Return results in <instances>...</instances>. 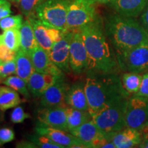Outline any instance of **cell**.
<instances>
[{
  "instance_id": "18",
  "label": "cell",
  "mask_w": 148,
  "mask_h": 148,
  "mask_svg": "<svg viewBox=\"0 0 148 148\" xmlns=\"http://www.w3.org/2000/svg\"><path fill=\"white\" fill-rule=\"evenodd\" d=\"M106 132L99 129L92 119L70 132L71 134L83 142L88 148H92L93 143L105 136Z\"/></svg>"
},
{
  "instance_id": "24",
  "label": "cell",
  "mask_w": 148,
  "mask_h": 148,
  "mask_svg": "<svg viewBox=\"0 0 148 148\" xmlns=\"http://www.w3.org/2000/svg\"><path fill=\"white\" fill-rule=\"evenodd\" d=\"M21 102L18 92L8 86L0 85V110L14 108Z\"/></svg>"
},
{
  "instance_id": "33",
  "label": "cell",
  "mask_w": 148,
  "mask_h": 148,
  "mask_svg": "<svg viewBox=\"0 0 148 148\" xmlns=\"http://www.w3.org/2000/svg\"><path fill=\"white\" fill-rule=\"evenodd\" d=\"M16 51L9 49L6 46L0 44V61L5 62L15 60Z\"/></svg>"
},
{
  "instance_id": "8",
  "label": "cell",
  "mask_w": 148,
  "mask_h": 148,
  "mask_svg": "<svg viewBox=\"0 0 148 148\" xmlns=\"http://www.w3.org/2000/svg\"><path fill=\"white\" fill-rule=\"evenodd\" d=\"M125 121L126 127L140 130L148 121V98L130 96L125 110Z\"/></svg>"
},
{
  "instance_id": "43",
  "label": "cell",
  "mask_w": 148,
  "mask_h": 148,
  "mask_svg": "<svg viewBox=\"0 0 148 148\" xmlns=\"http://www.w3.org/2000/svg\"><path fill=\"white\" fill-rule=\"evenodd\" d=\"M9 1H11V2H13V3H17V4H18V3H19L20 0H9Z\"/></svg>"
},
{
  "instance_id": "22",
  "label": "cell",
  "mask_w": 148,
  "mask_h": 148,
  "mask_svg": "<svg viewBox=\"0 0 148 148\" xmlns=\"http://www.w3.org/2000/svg\"><path fill=\"white\" fill-rule=\"evenodd\" d=\"M16 72V75L27 82L29 77L35 71L30 56L19 49L16 51L15 58Z\"/></svg>"
},
{
  "instance_id": "19",
  "label": "cell",
  "mask_w": 148,
  "mask_h": 148,
  "mask_svg": "<svg viewBox=\"0 0 148 148\" xmlns=\"http://www.w3.org/2000/svg\"><path fill=\"white\" fill-rule=\"evenodd\" d=\"M64 102L66 106L71 108L88 111V103L84 82H77L70 85L66 92Z\"/></svg>"
},
{
  "instance_id": "10",
  "label": "cell",
  "mask_w": 148,
  "mask_h": 148,
  "mask_svg": "<svg viewBox=\"0 0 148 148\" xmlns=\"http://www.w3.org/2000/svg\"><path fill=\"white\" fill-rule=\"evenodd\" d=\"M27 18L32 24L38 45L49 53L53 44L62 38L64 31L43 23L36 17L34 13L29 15Z\"/></svg>"
},
{
  "instance_id": "37",
  "label": "cell",
  "mask_w": 148,
  "mask_h": 148,
  "mask_svg": "<svg viewBox=\"0 0 148 148\" xmlns=\"http://www.w3.org/2000/svg\"><path fill=\"white\" fill-rule=\"evenodd\" d=\"M140 23L142 24L144 28L148 32V2L146 6L144 8L143 12H141L140 18Z\"/></svg>"
},
{
  "instance_id": "28",
  "label": "cell",
  "mask_w": 148,
  "mask_h": 148,
  "mask_svg": "<svg viewBox=\"0 0 148 148\" xmlns=\"http://www.w3.org/2000/svg\"><path fill=\"white\" fill-rule=\"evenodd\" d=\"M23 23V18L22 14L5 16L0 21V29L4 31L11 28L19 29Z\"/></svg>"
},
{
  "instance_id": "27",
  "label": "cell",
  "mask_w": 148,
  "mask_h": 148,
  "mask_svg": "<svg viewBox=\"0 0 148 148\" xmlns=\"http://www.w3.org/2000/svg\"><path fill=\"white\" fill-rule=\"evenodd\" d=\"M3 84L13 88L18 92L23 95L25 98H29V90L27 87L26 81L18 75H10L3 79Z\"/></svg>"
},
{
  "instance_id": "36",
  "label": "cell",
  "mask_w": 148,
  "mask_h": 148,
  "mask_svg": "<svg viewBox=\"0 0 148 148\" xmlns=\"http://www.w3.org/2000/svg\"><path fill=\"white\" fill-rule=\"evenodd\" d=\"M134 95L148 98V73L143 75L139 90Z\"/></svg>"
},
{
  "instance_id": "4",
  "label": "cell",
  "mask_w": 148,
  "mask_h": 148,
  "mask_svg": "<svg viewBox=\"0 0 148 148\" xmlns=\"http://www.w3.org/2000/svg\"><path fill=\"white\" fill-rule=\"evenodd\" d=\"M130 97L120 98L106 108L92 115V121L104 132H116L126 127L125 115Z\"/></svg>"
},
{
  "instance_id": "5",
  "label": "cell",
  "mask_w": 148,
  "mask_h": 148,
  "mask_svg": "<svg viewBox=\"0 0 148 148\" xmlns=\"http://www.w3.org/2000/svg\"><path fill=\"white\" fill-rule=\"evenodd\" d=\"M73 0H46L35 10V15L42 23L61 30H66V16Z\"/></svg>"
},
{
  "instance_id": "12",
  "label": "cell",
  "mask_w": 148,
  "mask_h": 148,
  "mask_svg": "<svg viewBox=\"0 0 148 148\" xmlns=\"http://www.w3.org/2000/svg\"><path fill=\"white\" fill-rule=\"evenodd\" d=\"M36 134L44 135L62 148H88L83 142L69 132L48 127L38 123L35 127Z\"/></svg>"
},
{
  "instance_id": "44",
  "label": "cell",
  "mask_w": 148,
  "mask_h": 148,
  "mask_svg": "<svg viewBox=\"0 0 148 148\" xmlns=\"http://www.w3.org/2000/svg\"><path fill=\"white\" fill-rule=\"evenodd\" d=\"M3 79L1 78V77H0V84H3Z\"/></svg>"
},
{
  "instance_id": "15",
  "label": "cell",
  "mask_w": 148,
  "mask_h": 148,
  "mask_svg": "<svg viewBox=\"0 0 148 148\" xmlns=\"http://www.w3.org/2000/svg\"><path fill=\"white\" fill-rule=\"evenodd\" d=\"M108 135L116 148L136 147L142 140V134L140 130L127 127L116 132H108Z\"/></svg>"
},
{
  "instance_id": "29",
  "label": "cell",
  "mask_w": 148,
  "mask_h": 148,
  "mask_svg": "<svg viewBox=\"0 0 148 148\" xmlns=\"http://www.w3.org/2000/svg\"><path fill=\"white\" fill-rule=\"evenodd\" d=\"M45 1L46 0H20L18 4L21 13L26 17H28L29 15L34 14L36 9Z\"/></svg>"
},
{
  "instance_id": "13",
  "label": "cell",
  "mask_w": 148,
  "mask_h": 148,
  "mask_svg": "<svg viewBox=\"0 0 148 148\" xmlns=\"http://www.w3.org/2000/svg\"><path fill=\"white\" fill-rule=\"evenodd\" d=\"M66 106L42 107L37 113L38 123L69 132L66 123Z\"/></svg>"
},
{
  "instance_id": "3",
  "label": "cell",
  "mask_w": 148,
  "mask_h": 148,
  "mask_svg": "<svg viewBox=\"0 0 148 148\" xmlns=\"http://www.w3.org/2000/svg\"><path fill=\"white\" fill-rule=\"evenodd\" d=\"M106 35L116 55L125 52L148 38V32L134 18L116 13L105 18Z\"/></svg>"
},
{
  "instance_id": "25",
  "label": "cell",
  "mask_w": 148,
  "mask_h": 148,
  "mask_svg": "<svg viewBox=\"0 0 148 148\" xmlns=\"http://www.w3.org/2000/svg\"><path fill=\"white\" fill-rule=\"evenodd\" d=\"M0 44H3L14 51L21 47V34L19 29L11 28L4 30L0 34Z\"/></svg>"
},
{
  "instance_id": "11",
  "label": "cell",
  "mask_w": 148,
  "mask_h": 148,
  "mask_svg": "<svg viewBox=\"0 0 148 148\" xmlns=\"http://www.w3.org/2000/svg\"><path fill=\"white\" fill-rule=\"evenodd\" d=\"M73 30H65L62 38L56 42L49 51L51 60L64 73L71 71L69 64V45Z\"/></svg>"
},
{
  "instance_id": "32",
  "label": "cell",
  "mask_w": 148,
  "mask_h": 148,
  "mask_svg": "<svg viewBox=\"0 0 148 148\" xmlns=\"http://www.w3.org/2000/svg\"><path fill=\"white\" fill-rule=\"evenodd\" d=\"M30 117L29 114L26 113L24 111L21 106H16L12 110L10 115V119L14 123H20L25 121V119Z\"/></svg>"
},
{
  "instance_id": "45",
  "label": "cell",
  "mask_w": 148,
  "mask_h": 148,
  "mask_svg": "<svg viewBox=\"0 0 148 148\" xmlns=\"http://www.w3.org/2000/svg\"><path fill=\"white\" fill-rule=\"evenodd\" d=\"M1 61H0V63H1Z\"/></svg>"
},
{
  "instance_id": "41",
  "label": "cell",
  "mask_w": 148,
  "mask_h": 148,
  "mask_svg": "<svg viewBox=\"0 0 148 148\" xmlns=\"http://www.w3.org/2000/svg\"><path fill=\"white\" fill-rule=\"evenodd\" d=\"M116 0H95L96 3H101V4H107V3H112Z\"/></svg>"
},
{
  "instance_id": "26",
  "label": "cell",
  "mask_w": 148,
  "mask_h": 148,
  "mask_svg": "<svg viewBox=\"0 0 148 148\" xmlns=\"http://www.w3.org/2000/svg\"><path fill=\"white\" fill-rule=\"evenodd\" d=\"M143 75L134 72H125L121 76L123 88L129 94L134 95L139 90Z\"/></svg>"
},
{
  "instance_id": "16",
  "label": "cell",
  "mask_w": 148,
  "mask_h": 148,
  "mask_svg": "<svg viewBox=\"0 0 148 148\" xmlns=\"http://www.w3.org/2000/svg\"><path fill=\"white\" fill-rule=\"evenodd\" d=\"M62 75L42 73L34 71L27 80V87L33 97H40Z\"/></svg>"
},
{
  "instance_id": "35",
  "label": "cell",
  "mask_w": 148,
  "mask_h": 148,
  "mask_svg": "<svg viewBox=\"0 0 148 148\" xmlns=\"http://www.w3.org/2000/svg\"><path fill=\"white\" fill-rule=\"evenodd\" d=\"M12 14L11 3L9 0H0V21Z\"/></svg>"
},
{
  "instance_id": "20",
  "label": "cell",
  "mask_w": 148,
  "mask_h": 148,
  "mask_svg": "<svg viewBox=\"0 0 148 148\" xmlns=\"http://www.w3.org/2000/svg\"><path fill=\"white\" fill-rule=\"evenodd\" d=\"M148 0H116L111 5L116 13L135 18L141 14Z\"/></svg>"
},
{
  "instance_id": "42",
  "label": "cell",
  "mask_w": 148,
  "mask_h": 148,
  "mask_svg": "<svg viewBox=\"0 0 148 148\" xmlns=\"http://www.w3.org/2000/svg\"><path fill=\"white\" fill-rule=\"evenodd\" d=\"M3 112L1 110H0V122L3 120Z\"/></svg>"
},
{
  "instance_id": "1",
  "label": "cell",
  "mask_w": 148,
  "mask_h": 148,
  "mask_svg": "<svg viewBox=\"0 0 148 148\" xmlns=\"http://www.w3.org/2000/svg\"><path fill=\"white\" fill-rule=\"evenodd\" d=\"M88 54L87 74L117 73L120 69L116 53L107 38L103 21L99 14L78 29Z\"/></svg>"
},
{
  "instance_id": "40",
  "label": "cell",
  "mask_w": 148,
  "mask_h": 148,
  "mask_svg": "<svg viewBox=\"0 0 148 148\" xmlns=\"http://www.w3.org/2000/svg\"><path fill=\"white\" fill-rule=\"evenodd\" d=\"M142 136H148V121L143 125V127L140 129Z\"/></svg>"
},
{
  "instance_id": "31",
  "label": "cell",
  "mask_w": 148,
  "mask_h": 148,
  "mask_svg": "<svg viewBox=\"0 0 148 148\" xmlns=\"http://www.w3.org/2000/svg\"><path fill=\"white\" fill-rule=\"evenodd\" d=\"M16 65L15 60L1 62L0 63V77L5 79L10 75H16Z\"/></svg>"
},
{
  "instance_id": "30",
  "label": "cell",
  "mask_w": 148,
  "mask_h": 148,
  "mask_svg": "<svg viewBox=\"0 0 148 148\" xmlns=\"http://www.w3.org/2000/svg\"><path fill=\"white\" fill-rule=\"evenodd\" d=\"M29 140L32 142L36 147L40 148H62L60 145L55 143L51 139L44 135L35 134L31 135Z\"/></svg>"
},
{
  "instance_id": "7",
  "label": "cell",
  "mask_w": 148,
  "mask_h": 148,
  "mask_svg": "<svg viewBox=\"0 0 148 148\" xmlns=\"http://www.w3.org/2000/svg\"><path fill=\"white\" fill-rule=\"evenodd\" d=\"M95 0H73L66 16V30L80 28L97 15Z\"/></svg>"
},
{
  "instance_id": "6",
  "label": "cell",
  "mask_w": 148,
  "mask_h": 148,
  "mask_svg": "<svg viewBox=\"0 0 148 148\" xmlns=\"http://www.w3.org/2000/svg\"><path fill=\"white\" fill-rule=\"evenodd\" d=\"M119 69L125 72L143 73L148 71V38L140 45L116 55Z\"/></svg>"
},
{
  "instance_id": "9",
  "label": "cell",
  "mask_w": 148,
  "mask_h": 148,
  "mask_svg": "<svg viewBox=\"0 0 148 148\" xmlns=\"http://www.w3.org/2000/svg\"><path fill=\"white\" fill-rule=\"evenodd\" d=\"M69 64L75 75L86 73L88 70V54L80 31L73 29L69 45Z\"/></svg>"
},
{
  "instance_id": "14",
  "label": "cell",
  "mask_w": 148,
  "mask_h": 148,
  "mask_svg": "<svg viewBox=\"0 0 148 148\" xmlns=\"http://www.w3.org/2000/svg\"><path fill=\"white\" fill-rule=\"evenodd\" d=\"M69 86L64 74L42 94L40 97V105L42 107L66 106L64 99Z\"/></svg>"
},
{
  "instance_id": "34",
  "label": "cell",
  "mask_w": 148,
  "mask_h": 148,
  "mask_svg": "<svg viewBox=\"0 0 148 148\" xmlns=\"http://www.w3.org/2000/svg\"><path fill=\"white\" fill-rule=\"evenodd\" d=\"M15 137L14 131L9 127L0 128V145L12 141Z\"/></svg>"
},
{
  "instance_id": "38",
  "label": "cell",
  "mask_w": 148,
  "mask_h": 148,
  "mask_svg": "<svg viewBox=\"0 0 148 148\" xmlns=\"http://www.w3.org/2000/svg\"><path fill=\"white\" fill-rule=\"evenodd\" d=\"M16 147H26V148H36V145H34L30 140H25V141H22L21 143H18L16 144Z\"/></svg>"
},
{
  "instance_id": "23",
  "label": "cell",
  "mask_w": 148,
  "mask_h": 148,
  "mask_svg": "<svg viewBox=\"0 0 148 148\" xmlns=\"http://www.w3.org/2000/svg\"><path fill=\"white\" fill-rule=\"evenodd\" d=\"M91 119L92 116L88 111L66 106V123L69 132Z\"/></svg>"
},
{
  "instance_id": "2",
  "label": "cell",
  "mask_w": 148,
  "mask_h": 148,
  "mask_svg": "<svg viewBox=\"0 0 148 148\" xmlns=\"http://www.w3.org/2000/svg\"><path fill=\"white\" fill-rule=\"evenodd\" d=\"M84 89L91 116L123 97L130 96L123 88L121 77L117 73L88 74Z\"/></svg>"
},
{
  "instance_id": "21",
  "label": "cell",
  "mask_w": 148,
  "mask_h": 148,
  "mask_svg": "<svg viewBox=\"0 0 148 148\" xmlns=\"http://www.w3.org/2000/svg\"><path fill=\"white\" fill-rule=\"evenodd\" d=\"M21 34V47L22 50L30 56L32 51L38 47V42L35 38L34 30L28 18L23 21L20 28Z\"/></svg>"
},
{
  "instance_id": "39",
  "label": "cell",
  "mask_w": 148,
  "mask_h": 148,
  "mask_svg": "<svg viewBox=\"0 0 148 148\" xmlns=\"http://www.w3.org/2000/svg\"><path fill=\"white\" fill-rule=\"evenodd\" d=\"M138 147L141 148H148V136H142V140Z\"/></svg>"
},
{
  "instance_id": "17",
  "label": "cell",
  "mask_w": 148,
  "mask_h": 148,
  "mask_svg": "<svg viewBox=\"0 0 148 148\" xmlns=\"http://www.w3.org/2000/svg\"><path fill=\"white\" fill-rule=\"evenodd\" d=\"M35 71L42 73L60 75L64 72L54 64L49 58V53L38 46L30 55Z\"/></svg>"
}]
</instances>
